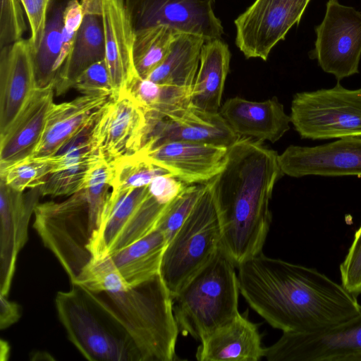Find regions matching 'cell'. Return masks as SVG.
I'll list each match as a JSON object with an SVG mask.
<instances>
[{
    "label": "cell",
    "mask_w": 361,
    "mask_h": 361,
    "mask_svg": "<svg viewBox=\"0 0 361 361\" xmlns=\"http://www.w3.org/2000/svg\"><path fill=\"white\" fill-rule=\"evenodd\" d=\"M41 196L39 187L20 192L0 179V294H8L18 255L27 241L29 221Z\"/></svg>",
    "instance_id": "16"
},
{
    "label": "cell",
    "mask_w": 361,
    "mask_h": 361,
    "mask_svg": "<svg viewBox=\"0 0 361 361\" xmlns=\"http://www.w3.org/2000/svg\"><path fill=\"white\" fill-rule=\"evenodd\" d=\"M33 227L75 284L93 260L88 245L101 221L90 212L85 189L61 202L38 203Z\"/></svg>",
    "instance_id": "6"
},
{
    "label": "cell",
    "mask_w": 361,
    "mask_h": 361,
    "mask_svg": "<svg viewBox=\"0 0 361 361\" xmlns=\"http://www.w3.org/2000/svg\"><path fill=\"white\" fill-rule=\"evenodd\" d=\"M264 357L269 361H361V312L323 330L283 332L265 348Z\"/></svg>",
    "instance_id": "10"
},
{
    "label": "cell",
    "mask_w": 361,
    "mask_h": 361,
    "mask_svg": "<svg viewBox=\"0 0 361 361\" xmlns=\"http://www.w3.org/2000/svg\"><path fill=\"white\" fill-rule=\"evenodd\" d=\"M20 0H1L0 49L23 39L27 29Z\"/></svg>",
    "instance_id": "36"
},
{
    "label": "cell",
    "mask_w": 361,
    "mask_h": 361,
    "mask_svg": "<svg viewBox=\"0 0 361 361\" xmlns=\"http://www.w3.org/2000/svg\"><path fill=\"white\" fill-rule=\"evenodd\" d=\"M228 147L176 141L139 152L185 183L194 184L206 183L221 171Z\"/></svg>",
    "instance_id": "17"
},
{
    "label": "cell",
    "mask_w": 361,
    "mask_h": 361,
    "mask_svg": "<svg viewBox=\"0 0 361 361\" xmlns=\"http://www.w3.org/2000/svg\"><path fill=\"white\" fill-rule=\"evenodd\" d=\"M310 0H255L234 21L235 44L247 59L266 61L274 47L298 24Z\"/></svg>",
    "instance_id": "11"
},
{
    "label": "cell",
    "mask_w": 361,
    "mask_h": 361,
    "mask_svg": "<svg viewBox=\"0 0 361 361\" xmlns=\"http://www.w3.org/2000/svg\"><path fill=\"white\" fill-rule=\"evenodd\" d=\"M167 244L165 235L155 229L109 256L125 282L129 286H133L160 274Z\"/></svg>",
    "instance_id": "27"
},
{
    "label": "cell",
    "mask_w": 361,
    "mask_h": 361,
    "mask_svg": "<svg viewBox=\"0 0 361 361\" xmlns=\"http://www.w3.org/2000/svg\"><path fill=\"white\" fill-rule=\"evenodd\" d=\"M105 40V61L113 97L128 89L138 77L133 56L135 30L123 0H102Z\"/></svg>",
    "instance_id": "20"
},
{
    "label": "cell",
    "mask_w": 361,
    "mask_h": 361,
    "mask_svg": "<svg viewBox=\"0 0 361 361\" xmlns=\"http://www.w3.org/2000/svg\"><path fill=\"white\" fill-rule=\"evenodd\" d=\"M56 169L52 157H29L0 171V179L10 188L23 192L41 186Z\"/></svg>",
    "instance_id": "33"
},
{
    "label": "cell",
    "mask_w": 361,
    "mask_h": 361,
    "mask_svg": "<svg viewBox=\"0 0 361 361\" xmlns=\"http://www.w3.org/2000/svg\"><path fill=\"white\" fill-rule=\"evenodd\" d=\"M0 329H5L17 322L20 317L19 305L0 294Z\"/></svg>",
    "instance_id": "42"
},
{
    "label": "cell",
    "mask_w": 361,
    "mask_h": 361,
    "mask_svg": "<svg viewBox=\"0 0 361 361\" xmlns=\"http://www.w3.org/2000/svg\"><path fill=\"white\" fill-rule=\"evenodd\" d=\"M82 20L75 39L55 80L54 91L61 95L73 88L79 75L93 63L105 59L102 0H80Z\"/></svg>",
    "instance_id": "22"
},
{
    "label": "cell",
    "mask_w": 361,
    "mask_h": 361,
    "mask_svg": "<svg viewBox=\"0 0 361 361\" xmlns=\"http://www.w3.org/2000/svg\"><path fill=\"white\" fill-rule=\"evenodd\" d=\"M147 121L146 135L140 150L176 141L229 147L240 137L219 112L206 111L191 105Z\"/></svg>",
    "instance_id": "14"
},
{
    "label": "cell",
    "mask_w": 361,
    "mask_h": 361,
    "mask_svg": "<svg viewBox=\"0 0 361 361\" xmlns=\"http://www.w3.org/2000/svg\"><path fill=\"white\" fill-rule=\"evenodd\" d=\"M111 166L112 190L147 186L156 177L171 174L166 169L149 161L139 151Z\"/></svg>",
    "instance_id": "31"
},
{
    "label": "cell",
    "mask_w": 361,
    "mask_h": 361,
    "mask_svg": "<svg viewBox=\"0 0 361 361\" xmlns=\"http://www.w3.org/2000/svg\"><path fill=\"white\" fill-rule=\"evenodd\" d=\"M206 188V183L188 184L166 204L156 229L165 235L168 243L185 222Z\"/></svg>",
    "instance_id": "35"
},
{
    "label": "cell",
    "mask_w": 361,
    "mask_h": 361,
    "mask_svg": "<svg viewBox=\"0 0 361 361\" xmlns=\"http://www.w3.org/2000/svg\"><path fill=\"white\" fill-rule=\"evenodd\" d=\"M257 326L239 313L200 341L199 361H257L264 357Z\"/></svg>",
    "instance_id": "23"
},
{
    "label": "cell",
    "mask_w": 361,
    "mask_h": 361,
    "mask_svg": "<svg viewBox=\"0 0 361 361\" xmlns=\"http://www.w3.org/2000/svg\"><path fill=\"white\" fill-rule=\"evenodd\" d=\"M82 8L79 0H70L64 13L61 53L56 64L58 75L69 54L82 20Z\"/></svg>",
    "instance_id": "39"
},
{
    "label": "cell",
    "mask_w": 361,
    "mask_h": 361,
    "mask_svg": "<svg viewBox=\"0 0 361 361\" xmlns=\"http://www.w3.org/2000/svg\"><path fill=\"white\" fill-rule=\"evenodd\" d=\"M237 268L241 295L269 324L283 333L323 330L361 312L357 296L314 268L262 252Z\"/></svg>",
    "instance_id": "1"
},
{
    "label": "cell",
    "mask_w": 361,
    "mask_h": 361,
    "mask_svg": "<svg viewBox=\"0 0 361 361\" xmlns=\"http://www.w3.org/2000/svg\"><path fill=\"white\" fill-rule=\"evenodd\" d=\"M178 33L165 25L135 31L133 56L140 78H147L164 61Z\"/></svg>",
    "instance_id": "30"
},
{
    "label": "cell",
    "mask_w": 361,
    "mask_h": 361,
    "mask_svg": "<svg viewBox=\"0 0 361 361\" xmlns=\"http://www.w3.org/2000/svg\"><path fill=\"white\" fill-rule=\"evenodd\" d=\"M188 184L171 174L156 177L148 185L149 193L164 204L169 203Z\"/></svg>",
    "instance_id": "41"
},
{
    "label": "cell",
    "mask_w": 361,
    "mask_h": 361,
    "mask_svg": "<svg viewBox=\"0 0 361 361\" xmlns=\"http://www.w3.org/2000/svg\"><path fill=\"white\" fill-rule=\"evenodd\" d=\"M230 60L228 46L221 39L204 42L190 94L191 106L206 111H219Z\"/></svg>",
    "instance_id": "25"
},
{
    "label": "cell",
    "mask_w": 361,
    "mask_h": 361,
    "mask_svg": "<svg viewBox=\"0 0 361 361\" xmlns=\"http://www.w3.org/2000/svg\"><path fill=\"white\" fill-rule=\"evenodd\" d=\"M148 193V185L112 190L103 210L100 226L88 245L93 260L109 255L114 243Z\"/></svg>",
    "instance_id": "26"
},
{
    "label": "cell",
    "mask_w": 361,
    "mask_h": 361,
    "mask_svg": "<svg viewBox=\"0 0 361 361\" xmlns=\"http://www.w3.org/2000/svg\"><path fill=\"white\" fill-rule=\"evenodd\" d=\"M73 88L85 95L111 97L113 87L105 59L85 69L77 78Z\"/></svg>",
    "instance_id": "37"
},
{
    "label": "cell",
    "mask_w": 361,
    "mask_h": 361,
    "mask_svg": "<svg viewBox=\"0 0 361 361\" xmlns=\"http://www.w3.org/2000/svg\"><path fill=\"white\" fill-rule=\"evenodd\" d=\"M144 109L127 91L111 97L97 117L94 139L99 154L109 164L137 152L147 130Z\"/></svg>",
    "instance_id": "13"
},
{
    "label": "cell",
    "mask_w": 361,
    "mask_h": 361,
    "mask_svg": "<svg viewBox=\"0 0 361 361\" xmlns=\"http://www.w3.org/2000/svg\"><path fill=\"white\" fill-rule=\"evenodd\" d=\"M59 319L70 341L92 361H140L129 336L85 289L72 284L55 298Z\"/></svg>",
    "instance_id": "5"
},
{
    "label": "cell",
    "mask_w": 361,
    "mask_h": 361,
    "mask_svg": "<svg viewBox=\"0 0 361 361\" xmlns=\"http://www.w3.org/2000/svg\"><path fill=\"white\" fill-rule=\"evenodd\" d=\"M84 288L125 330L140 361L176 359L180 331L172 295L160 274L136 286L125 285L114 290L93 292Z\"/></svg>",
    "instance_id": "3"
},
{
    "label": "cell",
    "mask_w": 361,
    "mask_h": 361,
    "mask_svg": "<svg viewBox=\"0 0 361 361\" xmlns=\"http://www.w3.org/2000/svg\"><path fill=\"white\" fill-rule=\"evenodd\" d=\"M278 153L241 137L228 147L221 171L206 182L219 221L221 248L235 265L261 252L271 222L269 202L283 176Z\"/></svg>",
    "instance_id": "2"
},
{
    "label": "cell",
    "mask_w": 361,
    "mask_h": 361,
    "mask_svg": "<svg viewBox=\"0 0 361 361\" xmlns=\"http://www.w3.org/2000/svg\"><path fill=\"white\" fill-rule=\"evenodd\" d=\"M279 163L283 175L361 177V137H346L314 147L288 146Z\"/></svg>",
    "instance_id": "15"
},
{
    "label": "cell",
    "mask_w": 361,
    "mask_h": 361,
    "mask_svg": "<svg viewBox=\"0 0 361 361\" xmlns=\"http://www.w3.org/2000/svg\"><path fill=\"white\" fill-rule=\"evenodd\" d=\"M135 31L165 25L206 41L221 39L224 27L214 12V0H123Z\"/></svg>",
    "instance_id": "12"
},
{
    "label": "cell",
    "mask_w": 361,
    "mask_h": 361,
    "mask_svg": "<svg viewBox=\"0 0 361 361\" xmlns=\"http://www.w3.org/2000/svg\"><path fill=\"white\" fill-rule=\"evenodd\" d=\"M100 159L91 157L60 166L39 186L42 196H70L83 190L90 169Z\"/></svg>",
    "instance_id": "32"
},
{
    "label": "cell",
    "mask_w": 361,
    "mask_h": 361,
    "mask_svg": "<svg viewBox=\"0 0 361 361\" xmlns=\"http://www.w3.org/2000/svg\"><path fill=\"white\" fill-rule=\"evenodd\" d=\"M0 360L1 361H4L8 360L10 354V347L8 345V343L3 340L1 339L0 342Z\"/></svg>",
    "instance_id": "43"
},
{
    "label": "cell",
    "mask_w": 361,
    "mask_h": 361,
    "mask_svg": "<svg viewBox=\"0 0 361 361\" xmlns=\"http://www.w3.org/2000/svg\"><path fill=\"white\" fill-rule=\"evenodd\" d=\"M70 0H50L43 37L32 54L37 88L53 85L57 76L56 64L61 53L66 8Z\"/></svg>",
    "instance_id": "29"
},
{
    "label": "cell",
    "mask_w": 361,
    "mask_h": 361,
    "mask_svg": "<svg viewBox=\"0 0 361 361\" xmlns=\"http://www.w3.org/2000/svg\"><path fill=\"white\" fill-rule=\"evenodd\" d=\"M205 42L199 35L179 32L166 59L147 79L191 94Z\"/></svg>",
    "instance_id": "28"
},
{
    "label": "cell",
    "mask_w": 361,
    "mask_h": 361,
    "mask_svg": "<svg viewBox=\"0 0 361 361\" xmlns=\"http://www.w3.org/2000/svg\"><path fill=\"white\" fill-rule=\"evenodd\" d=\"M166 204L159 202L149 192L114 243L109 255L154 231Z\"/></svg>",
    "instance_id": "34"
},
{
    "label": "cell",
    "mask_w": 361,
    "mask_h": 361,
    "mask_svg": "<svg viewBox=\"0 0 361 361\" xmlns=\"http://www.w3.org/2000/svg\"><path fill=\"white\" fill-rule=\"evenodd\" d=\"M111 97L85 95L54 104L47 118L41 140L32 155L47 158L97 117Z\"/></svg>",
    "instance_id": "24"
},
{
    "label": "cell",
    "mask_w": 361,
    "mask_h": 361,
    "mask_svg": "<svg viewBox=\"0 0 361 361\" xmlns=\"http://www.w3.org/2000/svg\"><path fill=\"white\" fill-rule=\"evenodd\" d=\"M314 49L310 57L338 81L359 73L361 12L338 0H329L322 23L315 27Z\"/></svg>",
    "instance_id": "9"
},
{
    "label": "cell",
    "mask_w": 361,
    "mask_h": 361,
    "mask_svg": "<svg viewBox=\"0 0 361 361\" xmlns=\"http://www.w3.org/2000/svg\"><path fill=\"white\" fill-rule=\"evenodd\" d=\"M221 247L219 221L207 185L163 255L160 275L172 298L215 257Z\"/></svg>",
    "instance_id": "7"
},
{
    "label": "cell",
    "mask_w": 361,
    "mask_h": 361,
    "mask_svg": "<svg viewBox=\"0 0 361 361\" xmlns=\"http://www.w3.org/2000/svg\"><path fill=\"white\" fill-rule=\"evenodd\" d=\"M235 267L221 247L173 296V310L182 334L200 342L240 313V289Z\"/></svg>",
    "instance_id": "4"
},
{
    "label": "cell",
    "mask_w": 361,
    "mask_h": 361,
    "mask_svg": "<svg viewBox=\"0 0 361 361\" xmlns=\"http://www.w3.org/2000/svg\"><path fill=\"white\" fill-rule=\"evenodd\" d=\"M31 31L29 38L32 54L38 49L43 37L50 0H20Z\"/></svg>",
    "instance_id": "40"
},
{
    "label": "cell",
    "mask_w": 361,
    "mask_h": 361,
    "mask_svg": "<svg viewBox=\"0 0 361 361\" xmlns=\"http://www.w3.org/2000/svg\"><path fill=\"white\" fill-rule=\"evenodd\" d=\"M219 112L237 135L262 142H276L290 129V117L276 97L264 102L232 97Z\"/></svg>",
    "instance_id": "21"
},
{
    "label": "cell",
    "mask_w": 361,
    "mask_h": 361,
    "mask_svg": "<svg viewBox=\"0 0 361 361\" xmlns=\"http://www.w3.org/2000/svg\"><path fill=\"white\" fill-rule=\"evenodd\" d=\"M290 117L302 139L361 137V87L349 90L338 81L331 88L298 92Z\"/></svg>",
    "instance_id": "8"
},
{
    "label": "cell",
    "mask_w": 361,
    "mask_h": 361,
    "mask_svg": "<svg viewBox=\"0 0 361 361\" xmlns=\"http://www.w3.org/2000/svg\"><path fill=\"white\" fill-rule=\"evenodd\" d=\"M0 136L21 111L36 87L29 39L0 49Z\"/></svg>",
    "instance_id": "18"
},
{
    "label": "cell",
    "mask_w": 361,
    "mask_h": 361,
    "mask_svg": "<svg viewBox=\"0 0 361 361\" xmlns=\"http://www.w3.org/2000/svg\"><path fill=\"white\" fill-rule=\"evenodd\" d=\"M341 284L352 294H361V224L354 234L353 240L341 263Z\"/></svg>",
    "instance_id": "38"
},
{
    "label": "cell",
    "mask_w": 361,
    "mask_h": 361,
    "mask_svg": "<svg viewBox=\"0 0 361 361\" xmlns=\"http://www.w3.org/2000/svg\"><path fill=\"white\" fill-rule=\"evenodd\" d=\"M54 86L36 88L7 131L0 136V171L32 157L54 103Z\"/></svg>",
    "instance_id": "19"
}]
</instances>
